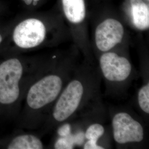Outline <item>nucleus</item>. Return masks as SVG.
I'll list each match as a JSON object with an SVG mask.
<instances>
[{
  "label": "nucleus",
  "mask_w": 149,
  "mask_h": 149,
  "mask_svg": "<svg viewBox=\"0 0 149 149\" xmlns=\"http://www.w3.org/2000/svg\"><path fill=\"white\" fill-rule=\"evenodd\" d=\"M91 46L100 54L128 46L125 23L119 13L109 8L100 13L95 22Z\"/></svg>",
  "instance_id": "nucleus-1"
},
{
  "label": "nucleus",
  "mask_w": 149,
  "mask_h": 149,
  "mask_svg": "<svg viewBox=\"0 0 149 149\" xmlns=\"http://www.w3.org/2000/svg\"><path fill=\"white\" fill-rule=\"evenodd\" d=\"M59 6L75 46L86 57H90L87 0H59Z\"/></svg>",
  "instance_id": "nucleus-2"
},
{
  "label": "nucleus",
  "mask_w": 149,
  "mask_h": 149,
  "mask_svg": "<svg viewBox=\"0 0 149 149\" xmlns=\"http://www.w3.org/2000/svg\"><path fill=\"white\" fill-rule=\"evenodd\" d=\"M50 32L68 34L71 36L69 28L65 21L50 26L46 22L36 17L26 18L15 28L13 40L18 48L31 49L44 44Z\"/></svg>",
  "instance_id": "nucleus-3"
},
{
  "label": "nucleus",
  "mask_w": 149,
  "mask_h": 149,
  "mask_svg": "<svg viewBox=\"0 0 149 149\" xmlns=\"http://www.w3.org/2000/svg\"><path fill=\"white\" fill-rule=\"evenodd\" d=\"M87 80L85 77L78 76L64 86L52 111L55 122H64L79 109L90 92V85Z\"/></svg>",
  "instance_id": "nucleus-4"
},
{
  "label": "nucleus",
  "mask_w": 149,
  "mask_h": 149,
  "mask_svg": "<svg viewBox=\"0 0 149 149\" xmlns=\"http://www.w3.org/2000/svg\"><path fill=\"white\" fill-rule=\"evenodd\" d=\"M65 77L59 72L44 76L35 82L27 92L26 105L33 112H39L55 102L64 87Z\"/></svg>",
  "instance_id": "nucleus-5"
},
{
  "label": "nucleus",
  "mask_w": 149,
  "mask_h": 149,
  "mask_svg": "<svg viewBox=\"0 0 149 149\" xmlns=\"http://www.w3.org/2000/svg\"><path fill=\"white\" fill-rule=\"evenodd\" d=\"M24 73V64L18 58L7 59L0 64L1 105L9 106L18 101Z\"/></svg>",
  "instance_id": "nucleus-6"
},
{
  "label": "nucleus",
  "mask_w": 149,
  "mask_h": 149,
  "mask_svg": "<svg viewBox=\"0 0 149 149\" xmlns=\"http://www.w3.org/2000/svg\"><path fill=\"white\" fill-rule=\"evenodd\" d=\"M128 46L100 54L99 64L106 80L112 82H122L128 79L132 72V65L123 53Z\"/></svg>",
  "instance_id": "nucleus-7"
},
{
  "label": "nucleus",
  "mask_w": 149,
  "mask_h": 149,
  "mask_svg": "<svg viewBox=\"0 0 149 149\" xmlns=\"http://www.w3.org/2000/svg\"><path fill=\"white\" fill-rule=\"evenodd\" d=\"M112 123L113 138L118 144L140 143L143 140V127L128 113H116Z\"/></svg>",
  "instance_id": "nucleus-8"
},
{
  "label": "nucleus",
  "mask_w": 149,
  "mask_h": 149,
  "mask_svg": "<svg viewBox=\"0 0 149 149\" xmlns=\"http://www.w3.org/2000/svg\"><path fill=\"white\" fill-rule=\"evenodd\" d=\"M120 15L125 24L139 32L149 28V2L145 0H123Z\"/></svg>",
  "instance_id": "nucleus-9"
},
{
  "label": "nucleus",
  "mask_w": 149,
  "mask_h": 149,
  "mask_svg": "<svg viewBox=\"0 0 149 149\" xmlns=\"http://www.w3.org/2000/svg\"><path fill=\"white\" fill-rule=\"evenodd\" d=\"M7 149H42L44 145L41 140L32 134L19 135L11 140L7 145Z\"/></svg>",
  "instance_id": "nucleus-10"
},
{
  "label": "nucleus",
  "mask_w": 149,
  "mask_h": 149,
  "mask_svg": "<svg viewBox=\"0 0 149 149\" xmlns=\"http://www.w3.org/2000/svg\"><path fill=\"white\" fill-rule=\"evenodd\" d=\"M104 127L100 123H94L87 128L85 136L87 141L84 144V149H104V148L98 144V141L104 134Z\"/></svg>",
  "instance_id": "nucleus-11"
},
{
  "label": "nucleus",
  "mask_w": 149,
  "mask_h": 149,
  "mask_svg": "<svg viewBox=\"0 0 149 149\" xmlns=\"http://www.w3.org/2000/svg\"><path fill=\"white\" fill-rule=\"evenodd\" d=\"M85 133L82 132L74 135L70 134L65 137H60L54 144L56 149H74V145H81L85 141Z\"/></svg>",
  "instance_id": "nucleus-12"
},
{
  "label": "nucleus",
  "mask_w": 149,
  "mask_h": 149,
  "mask_svg": "<svg viewBox=\"0 0 149 149\" xmlns=\"http://www.w3.org/2000/svg\"><path fill=\"white\" fill-rule=\"evenodd\" d=\"M139 106L146 114L149 113V83L143 86L139 90L138 95Z\"/></svg>",
  "instance_id": "nucleus-13"
},
{
  "label": "nucleus",
  "mask_w": 149,
  "mask_h": 149,
  "mask_svg": "<svg viewBox=\"0 0 149 149\" xmlns=\"http://www.w3.org/2000/svg\"><path fill=\"white\" fill-rule=\"evenodd\" d=\"M58 134L60 137H65L71 134V127L69 124H65L58 130Z\"/></svg>",
  "instance_id": "nucleus-14"
},
{
  "label": "nucleus",
  "mask_w": 149,
  "mask_h": 149,
  "mask_svg": "<svg viewBox=\"0 0 149 149\" xmlns=\"http://www.w3.org/2000/svg\"><path fill=\"white\" fill-rule=\"evenodd\" d=\"M27 6H33L36 7L39 4L41 0H22Z\"/></svg>",
  "instance_id": "nucleus-15"
},
{
  "label": "nucleus",
  "mask_w": 149,
  "mask_h": 149,
  "mask_svg": "<svg viewBox=\"0 0 149 149\" xmlns=\"http://www.w3.org/2000/svg\"><path fill=\"white\" fill-rule=\"evenodd\" d=\"M2 41V36L0 34V44L1 43Z\"/></svg>",
  "instance_id": "nucleus-16"
},
{
  "label": "nucleus",
  "mask_w": 149,
  "mask_h": 149,
  "mask_svg": "<svg viewBox=\"0 0 149 149\" xmlns=\"http://www.w3.org/2000/svg\"><path fill=\"white\" fill-rule=\"evenodd\" d=\"M145 1H146L147 2H149V0H145Z\"/></svg>",
  "instance_id": "nucleus-17"
}]
</instances>
